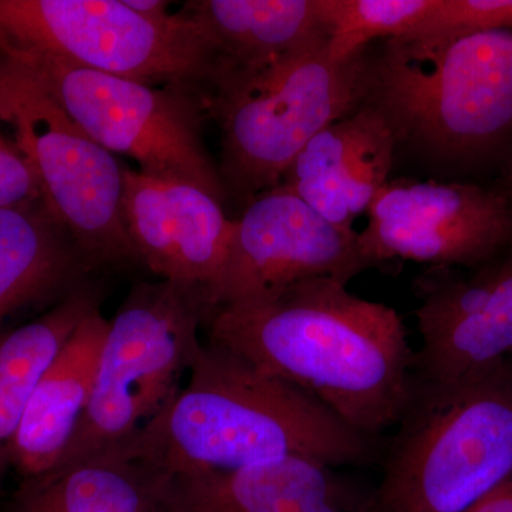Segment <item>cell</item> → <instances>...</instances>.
Here are the masks:
<instances>
[{
  "mask_svg": "<svg viewBox=\"0 0 512 512\" xmlns=\"http://www.w3.org/2000/svg\"><path fill=\"white\" fill-rule=\"evenodd\" d=\"M123 221L140 264L161 281L202 289L210 302L234 228L221 201L123 165Z\"/></svg>",
  "mask_w": 512,
  "mask_h": 512,
  "instance_id": "cell-13",
  "label": "cell"
},
{
  "mask_svg": "<svg viewBox=\"0 0 512 512\" xmlns=\"http://www.w3.org/2000/svg\"><path fill=\"white\" fill-rule=\"evenodd\" d=\"M369 53L333 62L325 39L249 69L225 70L207 100L221 128L228 194L251 201L281 184L323 128L366 103Z\"/></svg>",
  "mask_w": 512,
  "mask_h": 512,
  "instance_id": "cell-5",
  "label": "cell"
},
{
  "mask_svg": "<svg viewBox=\"0 0 512 512\" xmlns=\"http://www.w3.org/2000/svg\"><path fill=\"white\" fill-rule=\"evenodd\" d=\"M397 144L444 168L512 175V28L413 32L369 57V94Z\"/></svg>",
  "mask_w": 512,
  "mask_h": 512,
  "instance_id": "cell-3",
  "label": "cell"
},
{
  "mask_svg": "<svg viewBox=\"0 0 512 512\" xmlns=\"http://www.w3.org/2000/svg\"><path fill=\"white\" fill-rule=\"evenodd\" d=\"M470 512H512V476Z\"/></svg>",
  "mask_w": 512,
  "mask_h": 512,
  "instance_id": "cell-24",
  "label": "cell"
},
{
  "mask_svg": "<svg viewBox=\"0 0 512 512\" xmlns=\"http://www.w3.org/2000/svg\"><path fill=\"white\" fill-rule=\"evenodd\" d=\"M210 315L202 289L160 279L130 292L110 320L89 406L59 467L124 446L160 412Z\"/></svg>",
  "mask_w": 512,
  "mask_h": 512,
  "instance_id": "cell-7",
  "label": "cell"
},
{
  "mask_svg": "<svg viewBox=\"0 0 512 512\" xmlns=\"http://www.w3.org/2000/svg\"><path fill=\"white\" fill-rule=\"evenodd\" d=\"M0 120L32 165L43 202L90 271L140 264L123 221V165L60 107L23 64L0 55Z\"/></svg>",
  "mask_w": 512,
  "mask_h": 512,
  "instance_id": "cell-8",
  "label": "cell"
},
{
  "mask_svg": "<svg viewBox=\"0 0 512 512\" xmlns=\"http://www.w3.org/2000/svg\"><path fill=\"white\" fill-rule=\"evenodd\" d=\"M26 67L101 147L158 180L194 185L224 204L228 191L202 137L204 97L76 66L55 56L0 53Z\"/></svg>",
  "mask_w": 512,
  "mask_h": 512,
  "instance_id": "cell-9",
  "label": "cell"
},
{
  "mask_svg": "<svg viewBox=\"0 0 512 512\" xmlns=\"http://www.w3.org/2000/svg\"><path fill=\"white\" fill-rule=\"evenodd\" d=\"M505 190L508 191V194H510L511 197V210H512V175L510 177V180L507 181L504 185Z\"/></svg>",
  "mask_w": 512,
  "mask_h": 512,
  "instance_id": "cell-26",
  "label": "cell"
},
{
  "mask_svg": "<svg viewBox=\"0 0 512 512\" xmlns=\"http://www.w3.org/2000/svg\"><path fill=\"white\" fill-rule=\"evenodd\" d=\"M414 312V384L476 382L512 356V244L471 269L434 268Z\"/></svg>",
  "mask_w": 512,
  "mask_h": 512,
  "instance_id": "cell-12",
  "label": "cell"
},
{
  "mask_svg": "<svg viewBox=\"0 0 512 512\" xmlns=\"http://www.w3.org/2000/svg\"><path fill=\"white\" fill-rule=\"evenodd\" d=\"M160 412L119 447L165 477H195L309 458L332 468L372 461L376 439L235 353L201 343Z\"/></svg>",
  "mask_w": 512,
  "mask_h": 512,
  "instance_id": "cell-2",
  "label": "cell"
},
{
  "mask_svg": "<svg viewBox=\"0 0 512 512\" xmlns=\"http://www.w3.org/2000/svg\"><path fill=\"white\" fill-rule=\"evenodd\" d=\"M208 342L315 397L376 439L414 392V350L402 316L339 279L313 278L212 311Z\"/></svg>",
  "mask_w": 512,
  "mask_h": 512,
  "instance_id": "cell-1",
  "label": "cell"
},
{
  "mask_svg": "<svg viewBox=\"0 0 512 512\" xmlns=\"http://www.w3.org/2000/svg\"><path fill=\"white\" fill-rule=\"evenodd\" d=\"M124 3L138 15L154 20V22H168L175 15V13L168 12L170 3L164 2V0H124Z\"/></svg>",
  "mask_w": 512,
  "mask_h": 512,
  "instance_id": "cell-25",
  "label": "cell"
},
{
  "mask_svg": "<svg viewBox=\"0 0 512 512\" xmlns=\"http://www.w3.org/2000/svg\"><path fill=\"white\" fill-rule=\"evenodd\" d=\"M507 362L510 363V366L512 367V356L507 360Z\"/></svg>",
  "mask_w": 512,
  "mask_h": 512,
  "instance_id": "cell-27",
  "label": "cell"
},
{
  "mask_svg": "<svg viewBox=\"0 0 512 512\" xmlns=\"http://www.w3.org/2000/svg\"><path fill=\"white\" fill-rule=\"evenodd\" d=\"M357 247L366 269L402 259L471 269L512 244L511 197L474 181H389L367 210Z\"/></svg>",
  "mask_w": 512,
  "mask_h": 512,
  "instance_id": "cell-10",
  "label": "cell"
},
{
  "mask_svg": "<svg viewBox=\"0 0 512 512\" xmlns=\"http://www.w3.org/2000/svg\"><path fill=\"white\" fill-rule=\"evenodd\" d=\"M99 308L100 292L82 282L39 319L0 335V481L37 382L80 322Z\"/></svg>",
  "mask_w": 512,
  "mask_h": 512,
  "instance_id": "cell-20",
  "label": "cell"
},
{
  "mask_svg": "<svg viewBox=\"0 0 512 512\" xmlns=\"http://www.w3.org/2000/svg\"><path fill=\"white\" fill-rule=\"evenodd\" d=\"M8 512H167L163 476L114 448L23 480Z\"/></svg>",
  "mask_w": 512,
  "mask_h": 512,
  "instance_id": "cell-19",
  "label": "cell"
},
{
  "mask_svg": "<svg viewBox=\"0 0 512 512\" xmlns=\"http://www.w3.org/2000/svg\"><path fill=\"white\" fill-rule=\"evenodd\" d=\"M512 476V367L457 386L414 384L363 512H470Z\"/></svg>",
  "mask_w": 512,
  "mask_h": 512,
  "instance_id": "cell-4",
  "label": "cell"
},
{
  "mask_svg": "<svg viewBox=\"0 0 512 512\" xmlns=\"http://www.w3.org/2000/svg\"><path fill=\"white\" fill-rule=\"evenodd\" d=\"M355 229H343L282 185L247 202L234 220L224 271L210 292L211 313L313 278L349 284L365 271Z\"/></svg>",
  "mask_w": 512,
  "mask_h": 512,
  "instance_id": "cell-11",
  "label": "cell"
},
{
  "mask_svg": "<svg viewBox=\"0 0 512 512\" xmlns=\"http://www.w3.org/2000/svg\"><path fill=\"white\" fill-rule=\"evenodd\" d=\"M397 146L396 134L382 111L365 103L316 134L279 185L330 224L355 229L353 222L367 214L389 183Z\"/></svg>",
  "mask_w": 512,
  "mask_h": 512,
  "instance_id": "cell-14",
  "label": "cell"
},
{
  "mask_svg": "<svg viewBox=\"0 0 512 512\" xmlns=\"http://www.w3.org/2000/svg\"><path fill=\"white\" fill-rule=\"evenodd\" d=\"M109 323L100 308L87 315L37 382L10 450L23 480L62 463L89 406Z\"/></svg>",
  "mask_w": 512,
  "mask_h": 512,
  "instance_id": "cell-15",
  "label": "cell"
},
{
  "mask_svg": "<svg viewBox=\"0 0 512 512\" xmlns=\"http://www.w3.org/2000/svg\"><path fill=\"white\" fill-rule=\"evenodd\" d=\"M437 0H320L326 52L333 62L362 55L375 40L409 35Z\"/></svg>",
  "mask_w": 512,
  "mask_h": 512,
  "instance_id": "cell-21",
  "label": "cell"
},
{
  "mask_svg": "<svg viewBox=\"0 0 512 512\" xmlns=\"http://www.w3.org/2000/svg\"><path fill=\"white\" fill-rule=\"evenodd\" d=\"M0 53H36L208 97L221 62L183 10L154 22L124 0H0Z\"/></svg>",
  "mask_w": 512,
  "mask_h": 512,
  "instance_id": "cell-6",
  "label": "cell"
},
{
  "mask_svg": "<svg viewBox=\"0 0 512 512\" xmlns=\"http://www.w3.org/2000/svg\"><path fill=\"white\" fill-rule=\"evenodd\" d=\"M163 490L167 512H363V504L349 507L333 468L309 458L204 476H163Z\"/></svg>",
  "mask_w": 512,
  "mask_h": 512,
  "instance_id": "cell-16",
  "label": "cell"
},
{
  "mask_svg": "<svg viewBox=\"0 0 512 512\" xmlns=\"http://www.w3.org/2000/svg\"><path fill=\"white\" fill-rule=\"evenodd\" d=\"M181 10L210 40L221 73L261 66L326 37L320 0H192Z\"/></svg>",
  "mask_w": 512,
  "mask_h": 512,
  "instance_id": "cell-18",
  "label": "cell"
},
{
  "mask_svg": "<svg viewBox=\"0 0 512 512\" xmlns=\"http://www.w3.org/2000/svg\"><path fill=\"white\" fill-rule=\"evenodd\" d=\"M507 28H512V0H437L413 32L474 33Z\"/></svg>",
  "mask_w": 512,
  "mask_h": 512,
  "instance_id": "cell-22",
  "label": "cell"
},
{
  "mask_svg": "<svg viewBox=\"0 0 512 512\" xmlns=\"http://www.w3.org/2000/svg\"><path fill=\"white\" fill-rule=\"evenodd\" d=\"M43 200L32 165L0 136V208Z\"/></svg>",
  "mask_w": 512,
  "mask_h": 512,
  "instance_id": "cell-23",
  "label": "cell"
},
{
  "mask_svg": "<svg viewBox=\"0 0 512 512\" xmlns=\"http://www.w3.org/2000/svg\"><path fill=\"white\" fill-rule=\"evenodd\" d=\"M90 268L43 200L0 208V325L82 284Z\"/></svg>",
  "mask_w": 512,
  "mask_h": 512,
  "instance_id": "cell-17",
  "label": "cell"
}]
</instances>
